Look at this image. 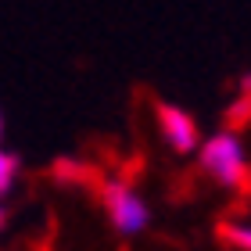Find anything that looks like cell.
Returning a JSON list of instances; mask_svg holds the SVG:
<instances>
[{
	"label": "cell",
	"instance_id": "cell-1",
	"mask_svg": "<svg viewBox=\"0 0 251 251\" xmlns=\"http://www.w3.org/2000/svg\"><path fill=\"white\" fill-rule=\"evenodd\" d=\"M194 154H198V169L212 179L215 187L244 190L251 158H248V147H244L241 136H237V129H219V133L204 136Z\"/></svg>",
	"mask_w": 251,
	"mask_h": 251
},
{
	"label": "cell",
	"instance_id": "cell-2",
	"mask_svg": "<svg viewBox=\"0 0 251 251\" xmlns=\"http://www.w3.org/2000/svg\"><path fill=\"white\" fill-rule=\"evenodd\" d=\"M100 208L119 237H140L151 226V204L140 194V187L126 176H108L100 183Z\"/></svg>",
	"mask_w": 251,
	"mask_h": 251
},
{
	"label": "cell",
	"instance_id": "cell-3",
	"mask_svg": "<svg viewBox=\"0 0 251 251\" xmlns=\"http://www.w3.org/2000/svg\"><path fill=\"white\" fill-rule=\"evenodd\" d=\"M154 122H158V136L173 154H194L201 144V126L198 119L183 111L179 104H169V100H158L154 104Z\"/></svg>",
	"mask_w": 251,
	"mask_h": 251
},
{
	"label": "cell",
	"instance_id": "cell-4",
	"mask_svg": "<svg viewBox=\"0 0 251 251\" xmlns=\"http://www.w3.org/2000/svg\"><path fill=\"white\" fill-rule=\"evenodd\" d=\"M50 176L65 187H86L94 173H90V165L79 162V158H58V162L50 165Z\"/></svg>",
	"mask_w": 251,
	"mask_h": 251
},
{
	"label": "cell",
	"instance_id": "cell-5",
	"mask_svg": "<svg viewBox=\"0 0 251 251\" xmlns=\"http://www.w3.org/2000/svg\"><path fill=\"white\" fill-rule=\"evenodd\" d=\"M18 176H22V158H18L15 151H7L4 144H0V201H4L7 194L15 190Z\"/></svg>",
	"mask_w": 251,
	"mask_h": 251
},
{
	"label": "cell",
	"instance_id": "cell-6",
	"mask_svg": "<svg viewBox=\"0 0 251 251\" xmlns=\"http://www.w3.org/2000/svg\"><path fill=\"white\" fill-rule=\"evenodd\" d=\"M219 237L233 251H251V219H230L219 226Z\"/></svg>",
	"mask_w": 251,
	"mask_h": 251
},
{
	"label": "cell",
	"instance_id": "cell-7",
	"mask_svg": "<svg viewBox=\"0 0 251 251\" xmlns=\"http://www.w3.org/2000/svg\"><path fill=\"white\" fill-rule=\"evenodd\" d=\"M226 129H241V126L251 122V94H237V100L230 104V111H226Z\"/></svg>",
	"mask_w": 251,
	"mask_h": 251
},
{
	"label": "cell",
	"instance_id": "cell-8",
	"mask_svg": "<svg viewBox=\"0 0 251 251\" xmlns=\"http://www.w3.org/2000/svg\"><path fill=\"white\" fill-rule=\"evenodd\" d=\"M7 226V208H4V201H0V230Z\"/></svg>",
	"mask_w": 251,
	"mask_h": 251
},
{
	"label": "cell",
	"instance_id": "cell-9",
	"mask_svg": "<svg viewBox=\"0 0 251 251\" xmlns=\"http://www.w3.org/2000/svg\"><path fill=\"white\" fill-rule=\"evenodd\" d=\"M0 140H4V111H0Z\"/></svg>",
	"mask_w": 251,
	"mask_h": 251
},
{
	"label": "cell",
	"instance_id": "cell-10",
	"mask_svg": "<svg viewBox=\"0 0 251 251\" xmlns=\"http://www.w3.org/2000/svg\"><path fill=\"white\" fill-rule=\"evenodd\" d=\"M244 187H248V190H251V169H248V179H244Z\"/></svg>",
	"mask_w": 251,
	"mask_h": 251
}]
</instances>
